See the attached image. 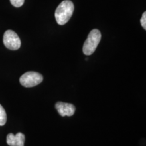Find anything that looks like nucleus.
I'll list each match as a JSON object with an SVG mask.
<instances>
[{
    "label": "nucleus",
    "instance_id": "obj_1",
    "mask_svg": "<svg viewBox=\"0 0 146 146\" xmlns=\"http://www.w3.org/2000/svg\"><path fill=\"white\" fill-rule=\"evenodd\" d=\"M74 9V4L70 0L62 1L55 12V18L58 25H64L68 23L72 15Z\"/></svg>",
    "mask_w": 146,
    "mask_h": 146
},
{
    "label": "nucleus",
    "instance_id": "obj_2",
    "mask_svg": "<svg viewBox=\"0 0 146 146\" xmlns=\"http://www.w3.org/2000/svg\"><path fill=\"white\" fill-rule=\"evenodd\" d=\"M101 33L98 29H93L89 33L87 39L85 41L83 47V52L84 54L87 56H90L96 51L97 47L99 45L101 40Z\"/></svg>",
    "mask_w": 146,
    "mask_h": 146
},
{
    "label": "nucleus",
    "instance_id": "obj_3",
    "mask_svg": "<svg viewBox=\"0 0 146 146\" xmlns=\"http://www.w3.org/2000/svg\"><path fill=\"white\" fill-rule=\"evenodd\" d=\"M43 80V76L40 73L29 71L21 76L20 83L25 87H33L41 83Z\"/></svg>",
    "mask_w": 146,
    "mask_h": 146
},
{
    "label": "nucleus",
    "instance_id": "obj_4",
    "mask_svg": "<svg viewBox=\"0 0 146 146\" xmlns=\"http://www.w3.org/2000/svg\"><path fill=\"white\" fill-rule=\"evenodd\" d=\"M3 41L5 46L10 50H17L21 45L19 36L12 30H8L4 33Z\"/></svg>",
    "mask_w": 146,
    "mask_h": 146
},
{
    "label": "nucleus",
    "instance_id": "obj_5",
    "mask_svg": "<svg viewBox=\"0 0 146 146\" xmlns=\"http://www.w3.org/2000/svg\"><path fill=\"white\" fill-rule=\"evenodd\" d=\"M56 108L61 116H71L74 114L75 107L73 104L64 102H57L56 104Z\"/></svg>",
    "mask_w": 146,
    "mask_h": 146
},
{
    "label": "nucleus",
    "instance_id": "obj_6",
    "mask_svg": "<svg viewBox=\"0 0 146 146\" xmlns=\"http://www.w3.org/2000/svg\"><path fill=\"white\" fill-rule=\"evenodd\" d=\"M25 141V136L22 133H18L15 135L10 133L7 135L6 141L10 146H24Z\"/></svg>",
    "mask_w": 146,
    "mask_h": 146
},
{
    "label": "nucleus",
    "instance_id": "obj_7",
    "mask_svg": "<svg viewBox=\"0 0 146 146\" xmlns=\"http://www.w3.org/2000/svg\"><path fill=\"white\" fill-rule=\"evenodd\" d=\"M7 114L4 108L0 104V126H3L6 123Z\"/></svg>",
    "mask_w": 146,
    "mask_h": 146
},
{
    "label": "nucleus",
    "instance_id": "obj_8",
    "mask_svg": "<svg viewBox=\"0 0 146 146\" xmlns=\"http://www.w3.org/2000/svg\"><path fill=\"white\" fill-rule=\"evenodd\" d=\"M11 4L14 5L16 8H19L21 7L22 5L25 3V0H10Z\"/></svg>",
    "mask_w": 146,
    "mask_h": 146
},
{
    "label": "nucleus",
    "instance_id": "obj_9",
    "mask_svg": "<svg viewBox=\"0 0 146 146\" xmlns=\"http://www.w3.org/2000/svg\"><path fill=\"white\" fill-rule=\"evenodd\" d=\"M140 22H141V25L143 28L145 29H146V12H144L143 15H142V17L140 20Z\"/></svg>",
    "mask_w": 146,
    "mask_h": 146
}]
</instances>
